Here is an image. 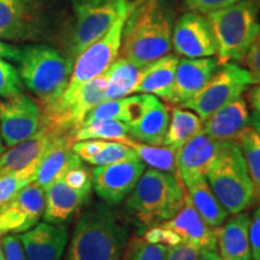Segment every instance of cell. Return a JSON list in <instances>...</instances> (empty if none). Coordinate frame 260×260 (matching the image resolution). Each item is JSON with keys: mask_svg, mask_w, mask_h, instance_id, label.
Returning <instances> with one entry per match:
<instances>
[{"mask_svg": "<svg viewBox=\"0 0 260 260\" xmlns=\"http://www.w3.org/2000/svg\"><path fill=\"white\" fill-rule=\"evenodd\" d=\"M184 2L191 12L207 15L210 12L229 8V6L235 5L243 0H184Z\"/></svg>", "mask_w": 260, "mask_h": 260, "instance_id": "f35d334b", "label": "cell"}, {"mask_svg": "<svg viewBox=\"0 0 260 260\" xmlns=\"http://www.w3.org/2000/svg\"><path fill=\"white\" fill-rule=\"evenodd\" d=\"M197 260H222L218 252L214 249H203Z\"/></svg>", "mask_w": 260, "mask_h": 260, "instance_id": "7dc6e473", "label": "cell"}, {"mask_svg": "<svg viewBox=\"0 0 260 260\" xmlns=\"http://www.w3.org/2000/svg\"><path fill=\"white\" fill-rule=\"evenodd\" d=\"M129 138V128L124 122L117 119H99L82 124L73 134L74 142L83 140L122 141Z\"/></svg>", "mask_w": 260, "mask_h": 260, "instance_id": "1f68e13d", "label": "cell"}, {"mask_svg": "<svg viewBox=\"0 0 260 260\" xmlns=\"http://www.w3.org/2000/svg\"><path fill=\"white\" fill-rule=\"evenodd\" d=\"M75 24L68 44V57L76 59L94 42L102 39L112 24L128 12V0H73Z\"/></svg>", "mask_w": 260, "mask_h": 260, "instance_id": "52a82bcc", "label": "cell"}, {"mask_svg": "<svg viewBox=\"0 0 260 260\" xmlns=\"http://www.w3.org/2000/svg\"><path fill=\"white\" fill-rule=\"evenodd\" d=\"M128 14L129 11L122 15L102 39L87 47L75 59L69 84L57 100L69 102L76 95L81 87L105 73L117 59L121 48L123 27Z\"/></svg>", "mask_w": 260, "mask_h": 260, "instance_id": "9c48e42d", "label": "cell"}, {"mask_svg": "<svg viewBox=\"0 0 260 260\" xmlns=\"http://www.w3.org/2000/svg\"><path fill=\"white\" fill-rule=\"evenodd\" d=\"M168 229L172 230L181 237L183 242L190 243L198 248L214 249L217 251V230L218 228L210 226L191 204L187 193L183 207L168 222L162 223Z\"/></svg>", "mask_w": 260, "mask_h": 260, "instance_id": "d6986e66", "label": "cell"}, {"mask_svg": "<svg viewBox=\"0 0 260 260\" xmlns=\"http://www.w3.org/2000/svg\"><path fill=\"white\" fill-rule=\"evenodd\" d=\"M88 198L89 195L68 186L63 178H58L45 189V222L65 223L79 211Z\"/></svg>", "mask_w": 260, "mask_h": 260, "instance_id": "484cf974", "label": "cell"}, {"mask_svg": "<svg viewBox=\"0 0 260 260\" xmlns=\"http://www.w3.org/2000/svg\"><path fill=\"white\" fill-rule=\"evenodd\" d=\"M249 125L252 126L253 130L258 134L260 138V112L253 111L251 115V121H249Z\"/></svg>", "mask_w": 260, "mask_h": 260, "instance_id": "c3c4849f", "label": "cell"}, {"mask_svg": "<svg viewBox=\"0 0 260 260\" xmlns=\"http://www.w3.org/2000/svg\"><path fill=\"white\" fill-rule=\"evenodd\" d=\"M39 162L29 165L11 174H6L0 176V209L15 197L22 188L35 182Z\"/></svg>", "mask_w": 260, "mask_h": 260, "instance_id": "d6a6232c", "label": "cell"}, {"mask_svg": "<svg viewBox=\"0 0 260 260\" xmlns=\"http://www.w3.org/2000/svg\"><path fill=\"white\" fill-rule=\"evenodd\" d=\"M142 237H144L146 241L151 243H159V245H164L167 247L175 246L177 245V243L183 242L176 233L168 229V228H165L164 225L149 228Z\"/></svg>", "mask_w": 260, "mask_h": 260, "instance_id": "74e56055", "label": "cell"}, {"mask_svg": "<svg viewBox=\"0 0 260 260\" xmlns=\"http://www.w3.org/2000/svg\"><path fill=\"white\" fill-rule=\"evenodd\" d=\"M168 247L146 241L144 237H133L125 247L122 260H165Z\"/></svg>", "mask_w": 260, "mask_h": 260, "instance_id": "836d02e7", "label": "cell"}, {"mask_svg": "<svg viewBox=\"0 0 260 260\" xmlns=\"http://www.w3.org/2000/svg\"><path fill=\"white\" fill-rule=\"evenodd\" d=\"M142 68L119 57L105 71L107 87L106 100H116L134 94Z\"/></svg>", "mask_w": 260, "mask_h": 260, "instance_id": "83f0119b", "label": "cell"}, {"mask_svg": "<svg viewBox=\"0 0 260 260\" xmlns=\"http://www.w3.org/2000/svg\"><path fill=\"white\" fill-rule=\"evenodd\" d=\"M248 102L253 111L260 112V83H256L248 93Z\"/></svg>", "mask_w": 260, "mask_h": 260, "instance_id": "bcb514c9", "label": "cell"}, {"mask_svg": "<svg viewBox=\"0 0 260 260\" xmlns=\"http://www.w3.org/2000/svg\"><path fill=\"white\" fill-rule=\"evenodd\" d=\"M242 61L246 65V69L251 73L254 84L260 83V34L249 47Z\"/></svg>", "mask_w": 260, "mask_h": 260, "instance_id": "7bdbcfd3", "label": "cell"}, {"mask_svg": "<svg viewBox=\"0 0 260 260\" xmlns=\"http://www.w3.org/2000/svg\"><path fill=\"white\" fill-rule=\"evenodd\" d=\"M105 140H83L73 144V151L84 161H88L90 158L99 153L106 145Z\"/></svg>", "mask_w": 260, "mask_h": 260, "instance_id": "60d3db41", "label": "cell"}, {"mask_svg": "<svg viewBox=\"0 0 260 260\" xmlns=\"http://www.w3.org/2000/svg\"><path fill=\"white\" fill-rule=\"evenodd\" d=\"M251 216L236 213L217 230V248L222 260H253L249 245Z\"/></svg>", "mask_w": 260, "mask_h": 260, "instance_id": "d4e9b609", "label": "cell"}, {"mask_svg": "<svg viewBox=\"0 0 260 260\" xmlns=\"http://www.w3.org/2000/svg\"><path fill=\"white\" fill-rule=\"evenodd\" d=\"M63 181L68 186L75 190H79L81 193L89 195L92 190V171H89L82 164V160L74 164L69 170L63 175Z\"/></svg>", "mask_w": 260, "mask_h": 260, "instance_id": "8d00e7d4", "label": "cell"}, {"mask_svg": "<svg viewBox=\"0 0 260 260\" xmlns=\"http://www.w3.org/2000/svg\"><path fill=\"white\" fill-rule=\"evenodd\" d=\"M128 226L104 205L84 211L75 224L65 260H122Z\"/></svg>", "mask_w": 260, "mask_h": 260, "instance_id": "7a4b0ae2", "label": "cell"}, {"mask_svg": "<svg viewBox=\"0 0 260 260\" xmlns=\"http://www.w3.org/2000/svg\"><path fill=\"white\" fill-rule=\"evenodd\" d=\"M22 93V80L12 64L0 58V98L14 96Z\"/></svg>", "mask_w": 260, "mask_h": 260, "instance_id": "d590c367", "label": "cell"}, {"mask_svg": "<svg viewBox=\"0 0 260 260\" xmlns=\"http://www.w3.org/2000/svg\"><path fill=\"white\" fill-rule=\"evenodd\" d=\"M119 142L129 146L135 152L140 160L144 161L145 165L149 167V169L167 172V174H170L174 177L181 180L177 170L176 151L175 149L168 147V146L144 144V142L136 141L132 138H125Z\"/></svg>", "mask_w": 260, "mask_h": 260, "instance_id": "f546056e", "label": "cell"}, {"mask_svg": "<svg viewBox=\"0 0 260 260\" xmlns=\"http://www.w3.org/2000/svg\"><path fill=\"white\" fill-rule=\"evenodd\" d=\"M68 228L63 224L39 223L18 235L27 260H61L68 245Z\"/></svg>", "mask_w": 260, "mask_h": 260, "instance_id": "e0dca14e", "label": "cell"}, {"mask_svg": "<svg viewBox=\"0 0 260 260\" xmlns=\"http://www.w3.org/2000/svg\"><path fill=\"white\" fill-rule=\"evenodd\" d=\"M19 76L38 98L40 105L57 99L64 92L73 73L74 60L46 44L22 48Z\"/></svg>", "mask_w": 260, "mask_h": 260, "instance_id": "5b68a950", "label": "cell"}, {"mask_svg": "<svg viewBox=\"0 0 260 260\" xmlns=\"http://www.w3.org/2000/svg\"><path fill=\"white\" fill-rule=\"evenodd\" d=\"M203 132V119L190 110L172 107L164 146L177 151L181 146Z\"/></svg>", "mask_w": 260, "mask_h": 260, "instance_id": "f1b7e54d", "label": "cell"}, {"mask_svg": "<svg viewBox=\"0 0 260 260\" xmlns=\"http://www.w3.org/2000/svg\"><path fill=\"white\" fill-rule=\"evenodd\" d=\"M200 252V248L190 243L180 242L175 246L168 247L165 260H197Z\"/></svg>", "mask_w": 260, "mask_h": 260, "instance_id": "b9f144b4", "label": "cell"}, {"mask_svg": "<svg viewBox=\"0 0 260 260\" xmlns=\"http://www.w3.org/2000/svg\"><path fill=\"white\" fill-rule=\"evenodd\" d=\"M57 138H59V135L40 126L34 135L12 146L0 155V176L40 162L42 155Z\"/></svg>", "mask_w": 260, "mask_h": 260, "instance_id": "44dd1931", "label": "cell"}, {"mask_svg": "<svg viewBox=\"0 0 260 260\" xmlns=\"http://www.w3.org/2000/svg\"><path fill=\"white\" fill-rule=\"evenodd\" d=\"M4 260H27L23 245L18 235H4L2 240Z\"/></svg>", "mask_w": 260, "mask_h": 260, "instance_id": "ab89813d", "label": "cell"}, {"mask_svg": "<svg viewBox=\"0 0 260 260\" xmlns=\"http://www.w3.org/2000/svg\"><path fill=\"white\" fill-rule=\"evenodd\" d=\"M44 211L45 190L32 182L0 209V235L28 232L39 223Z\"/></svg>", "mask_w": 260, "mask_h": 260, "instance_id": "5bb4252c", "label": "cell"}, {"mask_svg": "<svg viewBox=\"0 0 260 260\" xmlns=\"http://www.w3.org/2000/svg\"><path fill=\"white\" fill-rule=\"evenodd\" d=\"M73 135H61L53 141L50 148L42 155L35 175V183H38L44 190L52 182L63 177L69 169L82 160L73 151Z\"/></svg>", "mask_w": 260, "mask_h": 260, "instance_id": "cb8c5ba5", "label": "cell"}, {"mask_svg": "<svg viewBox=\"0 0 260 260\" xmlns=\"http://www.w3.org/2000/svg\"><path fill=\"white\" fill-rule=\"evenodd\" d=\"M187 189L182 180L147 169L125 200V209L144 229L161 225L183 207Z\"/></svg>", "mask_w": 260, "mask_h": 260, "instance_id": "3957f363", "label": "cell"}, {"mask_svg": "<svg viewBox=\"0 0 260 260\" xmlns=\"http://www.w3.org/2000/svg\"><path fill=\"white\" fill-rule=\"evenodd\" d=\"M139 158L138 155L129 146L119 141H107L105 147L99 152L93 158H90L88 164L94 167H100V165L115 164L118 161L132 160V159Z\"/></svg>", "mask_w": 260, "mask_h": 260, "instance_id": "e575fe53", "label": "cell"}, {"mask_svg": "<svg viewBox=\"0 0 260 260\" xmlns=\"http://www.w3.org/2000/svg\"><path fill=\"white\" fill-rule=\"evenodd\" d=\"M206 19L220 64L242 61L260 34L259 9L252 0H243L229 8L210 12Z\"/></svg>", "mask_w": 260, "mask_h": 260, "instance_id": "277c9868", "label": "cell"}, {"mask_svg": "<svg viewBox=\"0 0 260 260\" xmlns=\"http://www.w3.org/2000/svg\"><path fill=\"white\" fill-rule=\"evenodd\" d=\"M170 122V110L157 96L149 94L145 111L128 125L129 138L144 144L164 146Z\"/></svg>", "mask_w": 260, "mask_h": 260, "instance_id": "603a6c76", "label": "cell"}, {"mask_svg": "<svg viewBox=\"0 0 260 260\" xmlns=\"http://www.w3.org/2000/svg\"><path fill=\"white\" fill-rule=\"evenodd\" d=\"M145 170V162L139 158L95 167L92 170L93 188L106 204L117 205L134 190Z\"/></svg>", "mask_w": 260, "mask_h": 260, "instance_id": "4fadbf2b", "label": "cell"}, {"mask_svg": "<svg viewBox=\"0 0 260 260\" xmlns=\"http://www.w3.org/2000/svg\"><path fill=\"white\" fill-rule=\"evenodd\" d=\"M46 24L41 0H0V40H39Z\"/></svg>", "mask_w": 260, "mask_h": 260, "instance_id": "8fae6325", "label": "cell"}, {"mask_svg": "<svg viewBox=\"0 0 260 260\" xmlns=\"http://www.w3.org/2000/svg\"><path fill=\"white\" fill-rule=\"evenodd\" d=\"M249 121L247 103L240 96L203 121V132L218 142L235 141L240 133L249 126Z\"/></svg>", "mask_w": 260, "mask_h": 260, "instance_id": "ffe728a7", "label": "cell"}, {"mask_svg": "<svg viewBox=\"0 0 260 260\" xmlns=\"http://www.w3.org/2000/svg\"><path fill=\"white\" fill-rule=\"evenodd\" d=\"M219 64L218 59L212 57L183 58L178 60L172 104L182 105L197 95L211 80Z\"/></svg>", "mask_w": 260, "mask_h": 260, "instance_id": "ac0fdd59", "label": "cell"}, {"mask_svg": "<svg viewBox=\"0 0 260 260\" xmlns=\"http://www.w3.org/2000/svg\"><path fill=\"white\" fill-rule=\"evenodd\" d=\"M5 152V147H4V144H3V139H2V134H0V155Z\"/></svg>", "mask_w": 260, "mask_h": 260, "instance_id": "681fc988", "label": "cell"}, {"mask_svg": "<svg viewBox=\"0 0 260 260\" xmlns=\"http://www.w3.org/2000/svg\"><path fill=\"white\" fill-rule=\"evenodd\" d=\"M21 54L22 48L6 44V42L0 40V58L18 63L19 59H21Z\"/></svg>", "mask_w": 260, "mask_h": 260, "instance_id": "f6af8a7d", "label": "cell"}, {"mask_svg": "<svg viewBox=\"0 0 260 260\" xmlns=\"http://www.w3.org/2000/svg\"><path fill=\"white\" fill-rule=\"evenodd\" d=\"M249 245L253 260H260V204L253 212L249 223Z\"/></svg>", "mask_w": 260, "mask_h": 260, "instance_id": "ee69618b", "label": "cell"}, {"mask_svg": "<svg viewBox=\"0 0 260 260\" xmlns=\"http://www.w3.org/2000/svg\"><path fill=\"white\" fill-rule=\"evenodd\" d=\"M2 236V235H0ZM0 260H4V253H3V247H2V241H0Z\"/></svg>", "mask_w": 260, "mask_h": 260, "instance_id": "f907efd6", "label": "cell"}, {"mask_svg": "<svg viewBox=\"0 0 260 260\" xmlns=\"http://www.w3.org/2000/svg\"><path fill=\"white\" fill-rule=\"evenodd\" d=\"M252 84L254 81L246 68L236 63L219 64L206 86L181 106L195 112L205 121L220 107L241 96Z\"/></svg>", "mask_w": 260, "mask_h": 260, "instance_id": "30bf717a", "label": "cell"}, {"mask_svg": "<svg viewBox=\"0 0 260 260\" xmlns=\"http://www.w3.org/2000/svg\"><path fill=\"white\" fill-rule=\"evenodd\" d=\"M206 180L228 213L243 212L254 203L253 184L245 158L235 141L220 142L218 154L207 172Z\"/></svg>", "mask_w": 260, "mask_h": 260, "instance_id": "8992f818", "label": "cell"}, {"mask_svg": "<svg viewBox=\"0 0 260 260\" xmlns=\"http://www.w3.org/2000/svg\"><path fill=\"white\" fill-rule=\"evenodd\" d=\"M220 142L211 139L204 132L193 136L176 151L177 170L184 186L206 177L216 160Z\"/></svg>", "mask_w": 260, "mask_h": 260, "instance_id": "2e32d148", "label": "cell"}, {"mask_svg": "<svg viewBox=\"0 0 260 260\" xmlns=\"http://www.w3.org/2000/svg\"><path fill=\"white\" fill-rule=\"evenodd\" d=\"M107 80L105 73L95 77L77 92L69 102H52L40 105L42 128L56 135H73L94 107L105 102Z\"/></svg>", "mask_w": 260, "mask_h": 260, "instance_id": "ba28073f", "label": "cell"}, {"mask_svg": "<svg viewBox=\"0 0 260 260\" xmlns=\"http://www.w3.org/2000/svg\"><path fill=\"white\" fill-rule=\"evenodd\" d=\"M174 11L162 0L133 3L122 32L119 57L144 68L170 53Z\"/></svg>", "mask_w": 260, "mask_h": 260, "instance_id": "6da1fadb", "label": "cell"}, {"mask_svg": "<svg viewBox=\"0 0 260 260\" xmlns=\"http://www.w3.org/2000/svg\"><path fill=\"white\" fill-rule=\"evenodd\" d=\"M41 111L23 93L0 99V134L6 147L30 138L40 129Z\"/></svg>", "mask_w": 260, "mask_h": 260, "instance_id": "7c38bea8", "label": "cell"}, {"mask_svg": "<svg viewBox=\"0 0 260 260\" xmlns=\"http://www.w3.org/2000/svg\"><path fill=\"white\" fill-rule=\"evenodd\" d=\"M235 142L241 148L247 171L253 184V198L260 201V138L251 125L242 130Z\"/></svg>", "mask_w": 260, "mask_h": 260, "instance_id": "4dcf8cb0", "label": "cell"}, {"mask_svg": "<svg viewBox=\"0 0 260 260\" xmlns=\"http://www.w3.org/2000/svg\"><path fill=\"white\" fill-rule=\"evenodd\" d=\"M191 204L203 219L212 228H219L228 218V211L214 197L206 177L195 180L186 186Z\"/></svg>", "mask_w": 260, "mask_h": 260, "instance_id": "4316f807", "label": "cell"}, {"mask_svg": "<svg viewBox=\"0 0 260 260\" xmlns=\"http://www.w3.org/2000/svg\"><path fill=\"white\" fill-rule=\"evenodd\" d=\"M172 48L183 58L216 56V44L206 17L191 11L182 15L174 24Z\"/></svg>", "mask_w": 260, "mask_h": 260, "instance_id": "9a60e30c", "label": "cell"}, {"mask_svg": "<svg viewBox=\"0 0 260 260\" xmlns=\"http://www.w3.org/2000/svg\"><path fill=\"white\" fill-rule=\"evenodd\" d=\"M178 60L180 59L176 54L168 53L167 56L142 68L134 93L151 94L165 102L172 103Z\"/></svg>", "mask_w": 260, "mask_h": 260, "instance_id": "7402d4cb", "label": "cell"}]
</instances>
